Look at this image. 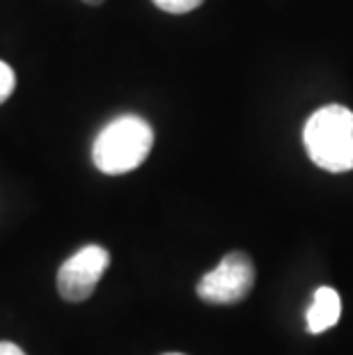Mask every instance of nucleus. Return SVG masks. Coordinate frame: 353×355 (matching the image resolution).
Segmentation results:
<instances>
[{
	"mask_svg": "<svg viewBox=\"0 0 353 355\" xmlns=\"http://www.w3.org/2000/svg\"><path fill=\"white\" fill-rule=\"evenodd\" d=\"M14 87H17V76H14V69L7 62L0 60V103H5L12 96Z\"/></svg>",
	"mask_w": 353,
	"mask_h": 355,
	"instance_id": "0eeeda50",
	"label": "nucleus"
},
{
	"mask_svg": "<svg viewBox=\"0 0 353 355\" xmlns=\"http://www.w3.org/2000/svg\"><path fill=\"white\" fill-rule=\"evenodd\" d=\"M255 277V263L248 252H230L225 254L221 263L205 273L198 282V296L209 305H236L250 296Z\"/></svg>",
	"mask_w": 353,
	"mask_h": 355,
	"instance_id": "7ed1b4c3",
	"label": "nucleus"
},
{
	"mask_svg": "<svg viewBox=\"0 0 353 355\" xmlns=\"http://www.w3.org/2000/svg\"><path fill=\"white\" fill-rule=\"evenodd\" d=\"M0 355H26V351L12 342H0Z\"/></svg>",
	"mask_w": 353,
	"mask_h": 355,
	"instance_id": "6e6552de",
	"label": "nucleus"
},
{
	"mask_svg": "<svg viewBox=\"0 0 353 355\" xmlns=\"http://www.w3.org/2000/svg\"><path fill=\"white\" fill-rule=\"evenodd\" d=\"M110 266V252L101 245H85L74 252L58 270V291L69 303H83L94 293Z\"/></svg>",
	"mask_w": 353,
	"mask_h": 355,
	"instance_id": "20e7f679",
	"label": "nucleus"
},
{
	"mask_svg": "<svg viewBox=\"0 0 353 355\" xmlns=\"http://www.w3.org/2000/svg\"><path fill=\"white\" fill-rule=\"evenodd\" d=\"M154 147V128L140 115H119L101 128L92 145V163L103 175L138 170Z\"/></svg>",
	"mask_w": 353,
	"mask_h": 355,
	"instance_id": "f257e3e1",
	"label": "nucleus"
},
{
	"mask_svg": "<svg viewBox=\"0 0 353 355\" xmlns=\"http://www.w3.org/2000/svg\"><path fill=\"white\" fill-rule=\"evenodd\" d=\"M303 145L317 168L328 172L353 170V112L337 103L312 112L303 128Z\"/></svg>",
	"mask_w": 353,
	"mask_h": 355,
	"instance_id": "f03ea898",
	"label": "nucleus"
},
{
	"mask_svg": "<svg viewBox=\"0 0 353 355\" xmlns=\"http://www.w3.org/2000/svg\"><path fill=\"white\" fill-rule=\"evenodd\" d=\"M161 12L168 14H189L205 3V0H152Z\"/></svg>",
	"mask_w": 353,
	"mask_h": 355,
	"instance_id": "423d86ee",
	"label": "nucleus"
},
{
	"mask_svg": "<svg viewBox=\"0 0 353 355\" xmlns=\"http://www.w3.org/2000/svg\"><path fill=\"white\" fill-rule=\"evenodd\" d=\"M342 314V303H340V293L330 286H319L314 291L312 305L307 309V330L312 335H321L328 328H333L337 321H340Z\"/></svg>",
	"mask_w": 353,
	"mask_h": 355,
	"instance_id": "39448f33",
	"label": "nucleus"
},
{
	"mask_svg": "<svg viewBox=\"0 0 353 355\" xmlns=\"http://www.w3.org/2000/svg\"><path fill=\"white\" fill-rule=\"evenodd\" d=\"M165 355H184V353H165Z\"/></svg>",
	"mask_w": 353,
	"mask_h": 355,
	"instance_id": "9d476101",
	"label": "nucleus"
},
{
	"mask_svg": "<svg viewBox=\"0 0 353 355\" xmlns=\"http://www.w3.org/2000/svg\"><path fill=\"white\" fill-rule=\"evenodd\" d=\"M85 5H92V7H96V5H101V3H106V0H83Z\"/></svg>",
	"mask_w": 353,
	"mask_h": 355,
	"instance_id": "1a4fd4ad",
	"label": "nucleus"
}]
</instances>
